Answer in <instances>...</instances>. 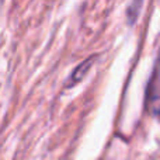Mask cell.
<instances>
[{
	"label": "cell",
	"instance_id": "6da1fadb",
	"mask_svg": "<svg viewBox=\"0 0 160 160\" xmlns=\"http://www.w3.org/2000/svg\"><path fill=\"white\" fill-rule=\"evenodd\" d=\"M146 107L152 117L158 118L160 121V52L156 61L153 75L149 80L146 91Z\"/></svg>",
	"mask_w": 160,
	"mask_h": 160
},
{
	"label": "cell",
	"instance_id": "7a4b0ae2",
	"mask_svg": "<svg viewBox=\"0 0 160 160\" xmlns=\"http://www.w3.org/2000/svg\"><path fill=\"white\" fill-rule=\"evenodd\" d=\"M93 62H94V56L93 58H90V59H87V61L83 62V63H80L79 66L73 70L72 78H70V84H75V83L80 82V80L83 79V76L87 73V70L90 69V66L93 65Z\"/></svg>",
	"mask_w": 160,
	"mask_h": 160
}]
</instances>
